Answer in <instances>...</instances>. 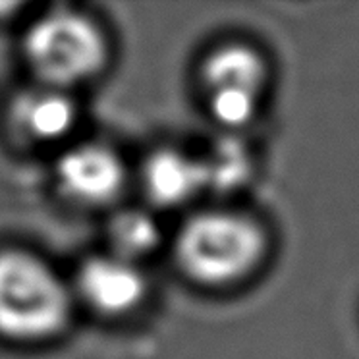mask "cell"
Wrapping results in <instances>:
<instances>
[{
	"label": "cell",
	"instance_id": "cell-1",
	"mask_svg": "<svg viewBox=\"0 0 359 359\" xmlns=\"http://www.w3.org/2000/svg\"><path fill=\"white\" fill-rule=\"evenodd\" d=\"M269 234L245 212L212 209L194 215L176 236L178 269L203 288H228L263 265Z\"/></svg>",
	"mask_w": 359,
	"mask_h": 359
},
{
	"label": "cell",
	"instance_id": "cell-2",
	"mask_svg": "<svg viewBox=\"0 0 359 359\" xmlns=\"http://www.w3.org/2000/svg\"><path fill=\"white\" fill-rule=\"evenodd\" d=\"M70 315V296L43 261L0 253V334L32 342L56 334Z\"/></svg>",
	"mask_w": 359,
	"mask_h": 359
},
{
	"label": "cell",
	"instance_id": "cell-3",
	"mask_svg": "<svg viewBox=\"0 0 359 359\" xmlns=\"http://www.w3.org/2000/svg\"><path fill=\"white\" fill-rule=\"evenodd\" d=\"M25 55L47 86L60 89L101 70L107 45L87 18L62 10L41 18L29 29Z\"/></svg>",
	"mask_w": 359,
	"mask_h": 359
},
{
	"label": "cell",
	"instance_id": "cell-4",
	"mask_svg": "<svg viewBox=\"0 0 359 359\" xmlns=\"http://www.w3.org/2000/svg\"><path fill=\"white\" fill-rule=\"evenodd\" d=\"M124 166L110 149L83 145L58 161L56 178L66 196L86 205L109 203L124 186Z\"/></svg>",
	"mask_w": 359,
	"mask_h": 359
},
{
	"label": "cell",
	"instance_id": "cell-5",
	"mask_svg": "<svg viewBox=\"0 0 359 359\" xmlns=\"http://www.w3.org/2000/svg\"><path fill=\"white\" fill-rule=\"evenodd\" d=\"M79 294L104 315L133 311L147 294V282L135 263L118 255L89 259L79 271Z\"/></svg>",
	"mask_w": 359,
	"mask_h": 359
},
{
	"label": "cell",
	"instance_id": "cell-6",
	"mask_svg": "<svg viewBox=\"0 0 359 359\" xmlns=\"http://www.w3.org/2000/svg\"><path fill=\"white\" fill-rule=\"evenodd\" d=\"M143 186L158 207H180L207 188L205 164L178 149H161L145 163Z\"/></svg>",
	"mask_w": 359,
	"mask_h": 359
},
{
	"label": "cell",
	"instance_id": "cell-7",
	"mask_svg": "<svg viewBox=\"0 0 359 359\" xmlns=\"http://www.w3.org/2000/svg\"><path fill=\"white\" fill-rule=\"evenodd\" d=\"M199 74L207 93L236 89L263 95L269 83V62L250 43L228 41L205 55Z\"/></svg>",
	"mask_w": 359,
	"mask_h": 359
},
{
	"label": "cell",
	"instance_id": "cell-8",
	"mask_svg": "<svg viewBox=\"0 0 359 359\" xmlns=\"http://www.w3.org/2000/svg\"><path fill=\"white\" fill-rule=\"evenodd\" d=\"M10 120L22 137L56 141L76 122L74 102L58 87H39L18 95L10 107Z\"/></svg>",
	"mask_w": 359,
	"mask_h": 359
},
{
	"label": "cell",
	"instance_id": "cell-9",
	"mask_svg": "<svg viewBox=\"0 0 359 359\" xmlns=\"http://www.w3.org/2000/svg\"><path fill=\"white\" fill-rule=\"evenodd\" d=\"M161 240V230L153 217L143 211H124L110 224V242L114 255L135 263L155 250Z\"/></svg>",
	"mask_w": 359,
	"mask_h": 359
},
{
	"label": "cell",
	"instance_id": "cell-10",
	"mask_svg": "<svg viewBox=\"0 0 359 359\" xmlns=\"http://www.w3.org/2000/svg\"><path fill=\"white\" fill-rule=\"evenodd\" d=\"M261 95L236 91V89H220L207 93V104L212 120L228 130H240L251 124L259 112Z\"/></svg>",
	"mask_w": 359,
	"mask_h": 359
}]
</instances>
